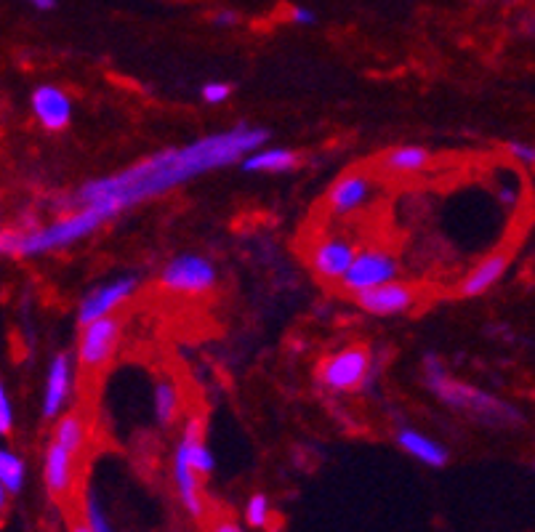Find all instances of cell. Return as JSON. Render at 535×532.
Listing matches in <instances>:
<instances>
[{"mask_svg": "<svg viewBox=\"0 0 535 532\" xmlns=\"http://www.w3.org/2000/svg\"><path fill=\"white\" fill-rule=\"evenodd\" d=\"M72 360L67 354H56L46 373V394H43V418L56 421L67 407L72 394Z\"/></svg>", "mask_w": 535, "mask_h": 532, "instance_id": "4fadbf2b", "label": "cell"}, {"mask_svg": "<svg viewBox=\"0 0 535 532\" xmlns=\"http://www.w3.org/2000/svg\"><path fill=\"white\" fill-rule=\"evenodd\" d=\"M501 203L504 205L520 203V184H517V181H509V184L501 187Z\"/></svg>", "mask_w": 535, "mask_h": 532, "instance_id": "f546056e", "label": "cell"}, {"mask_svg": "<svg viewBox=\"0 0 535 532\" xmlns=\"http://www.w3.org/2000/svg\"><path fill=\"white\" fill-rule=\"evenodd\" d=\"M269 514H272V506H269L267 495L256 493L248 498V503H245V525L253 527V530H264L269 525Z\"/></svg>", "mask_w": 535, "mask_h": 532, "instance_id": "603a6c76", "label": "cell"}, {"mask_svg": "<svg viewBox=\"0 0 535 532\" xmlns=\"http://www.w3.org/2000/svg\"><path fill=\"white\" fill-rule=\"evenodd\" d=\"M24 3H30L35 11H54L56 0H24Z\"/></svg>", "mask_w": 535, "mask_h": 532, "instance_id": "1f68e13d", "label": "cell"}, {"mask_svg": "<svg viewBox=\"0 0 535 532\" xmlns=\"http://www.w3.org/2000/svg\"><path fill=\"white\" fill-rule=\"evenodd\" d=\"M317 381L333 394L368 392L376 381L373 354H370L368 346H344L339 352H333L331 357H325L320 370H317Z\"/></svg>", "mask_w": 535, "mask_h": 532, "instance_id": "277c9868", "label": "cell"}, {"mask_svg": "<svg viewBox=\"0 0 535 532\" xmlns=\"http://www.w3.org/2000/svg\"><path fill=\"white\" fill-rule=\"evenodd\" d=\"M506 269H509V253L506 251L490 253V256H485V259H482L480 264L474 266L472 272L466 274L464 280H461L458 293H461L464 298L485 296L490 288H496L498 282H501Z\"/></svg>", "mask_w": 535, "mask_h": 532, "instance_id": "5bb4252c", "label": "cell"}, {"mask_svg": "<svg viewBox=\"0 0 535 532\" xmlns=\"http://www.w3.org/2000/svg\"><path fill=\"white\" fill-rule=\"evenodd\" d=\"M32 115L38 120L40 126L51 133H59L70 126L72 120V99L67 91L51 83H43L32 91L30 96Z\"/></svg>", "mask_w": 535, "mask_h": 532, "instance_id": "8fae6325", "label": "cell"}, {"mask_svg": "<svg viewBox=\"0 0 535 532\" xmlns=\"http://www.w3.org/2000/svg\"><path fill=\"white\" fill-rule=\"evenodd\" d=\"M219 272L211 259L200 253H181L168 261L160 272V288L176 296H200L216 288Z\"/></svg>", "mask_w": 535, "mask_h": 532, "instance_id": "5b68a950", "label": "cell"}, {"mask_svg": "<svg viewBox=\"0 0 535 532\" xmlns=\"http://www.w3.org/2000/svg\"><path fill=\"white\" fill-rule=\"evenodd\" d=\"M269 139L267 128L237 123L224 131L208 133L203 139L184 144V147L160 149L155 155L144 157L139 163L128 165L123 171L102 176L83 184L72 195V208L99 205L115 219L118 213L142 205L144 200L160 197L203 173L219 171L227 165L243 163L253 149H259Z\"/></svg>", "mask_w": 535, "mask_h": 532, "instance_id": "6da1fadb", "label": "cell"}, {"mask_svg": "<svg viewBox=\"0 0 535 532\" xmlns=\"http://www.w3.org/2000/svg\"><path fill=\"white\" fill-rule=\"evenodd\" d=\"M200 96H203L205 104L219 107V104L229 102V96H232V83H224V80H208V83L200 88Z\"/></svg>", "mask_w": 535, "mask_h": 532, "instance_id": "d4e9b609", "label": "cell"}, {"mask_svg": "<svg viewBox=\"0 0 535 532\" xmlns=\"http://www.w3.org/2000/svg\"><path fill=\"white\" fill-rule=\"evenodd\" d=\"M75 461L78 453H72L70 447L62 442L51 439L46 447V458H43V485L54 501H64L72 493L75 485Z\"/></svg>", "mask_w": 535, "mask_h": 532, "instance_id": "30bf717a", "label": "cell"}, {"mask_svg": "<svg viewBox=\"0 0 535 532\" xmlns=\"http://www.w3.org/2000/svg\"><path fill=\"white\" fill-rule=\"evenodd\" d=\"M70 532H94V530H91V525H88L86 519H78V522H72L70 525Z\"/></svg>", "mask_w": 535, "mask_h": 532, "instance_id": "d6a6232c", "label": "cell"}, {"mask_svg": "<svg viewBox=\"0 0 535 532\" xmlns=\"http://www.w3.org/2000/svg\"><path fill=\"white\" fill-rule=\"evenodd\" d=\"M533 469H535V463H533Z\"/></svg>", "mask_w": 535, "mask_h": 532, "instance_id": "836d02e7", "label": "cell"}, {"mask_svg": "<svg viewBox=\"0 0 535 532\" xmlns=\"http://www.w3.org/2000/svg\"><path fill=\"white\" fill-rule=\"evenodd\" d=\"M213 27H235L237 22H240V16L235 14V11H229V8H224V11H219V14H213Z\"/></svg>", "mask_w": 535, "mask_h": 532, "instance_id": "4dcf8cb0", "label": "cell"}, {"mask_svg": "<svg viewBox=\"0 0 535 532\" xmlns=\"http://www.w3.org/2000/svg\"><path fill=\"white\" fill-rule=\"evenodd\" d=\"M397 274H400V261L394 259L392 253L368 248V251L357 253L355 264L349 266V272L344 274L341 285H344V290H349L352 296H357L362 290L394 282L397 280Z\"/></svg>", "mask_w": 535, "mask_h": 532, "instance_id": "52a82bcc", "label": "cell"}, {"mask_svg": "<svg viewBox=\"0 0 535 532\" xmlns=\"http://www.w3.org/2000/svg\"><path fill=\"white\" fill-rule=\"evenodd\" d=\"M27 482V463L22 455L11 453V450H0V503L6 506L8 495H19Z\"/></svg>", "mask_w": 535, "mask_h": 532, "instance_id": "d6986e66", "label": "cell"}, {"mask_svg": "<svg viewBox=\"0 0 535 532\" xmlns=\"http://www.w3.org/2000/svg\"><path fill=\"white\" fill-rule=\"evenodd\" d=\"M83 519H86L94 532H112L110 519L104 514L102 503H99L94 490H86V495H83Z\"/></svg>", "mask_w": 535, "mask_h": 532, "instance_id": "cb8c5ba5", "label": "cell"}, {"mask_svg": "<svg viewBox=\"0 0 535 532\" xmlns=\"http://www.w3.org/2000/svg\"><path fill=\"white\" fill-rule=\"evenodd\" d=\"M200 474L192 469V463L184 455L174 453V482L179 501L192 519L205 517V501H203V487H200Z\"/></svg>", "mask_w": 535, "mask_h": 532, "instance_id": "2e32d148", "label": "cell"}, {"mask_svg": "<svg viewBox=\"0 0 535 532\" xmlns=\"http://www.w3.org/2000/svg\"><path fill=\"white\" fill-rule=\"evenodd\" d=\"M11 431H14V405L6 386H0V434L8 437Z\"/></svg>", "mask_w": 535, "mask_h": 532, "instance_id": "484cf974", "label": "cell"}, {"mask_svg": "<svg viewBox=\"0 0 535 532\" xmlns=\"http://www.w3.org/2000/svg\"><path fill=\"white\" fill-rule=\"evenodd\" d=\"M152 407H155V418L160 426H171L181 413V397L179 389L171 378H163L155 392H152Z\"/></svg>", "mask_w": 535, "mask_h": 532, "instance_id": "7402d4cb", "label": "cell"}, {"mask_svg": "<svg viewBox=\"0 0 535 532\" xmlns=\"http://www.w3.org/2000/svg\"><path fill=\"white\" fill-rule=\"evenodd\" d=\"M370 179L365 173H347L328 189V208L336 216H347L368 203Z\"/></svg>", "mask_w": 535, "mask_h": 532, "instance_id": "9a60e30c", "label": "cell"}, {"mask_svg": "<svg viewBox=\"0 0 535 532\" xmlns=\"http://www.w3.org/2000/svg\"><path fill=\"white\" fill-rule=\"evenodd\" d=\"M506 149H509V155H512V160H517V163L535 165V144H528V141H509Z\"/></svg>", "mask_w": 535, "mask_h": 532, "instance_id": "4316f807", "label": "cell"}, {"mask_svg": "<svg viewBox=\"0 0 535 532\" xmlns=\"http://www.w3.org/2000/svg\"><path fill=\"white\" fill-rule=\"evenodd\" d=\"M357 248L344 237H325L315 245L312 251V269L317 277H323L328 282L344 280V274L349 272V266L355 264Z\"/></svg>", "mask_w": 535, "mask_h": 532, "instance_id": "7c38bea8", "label": "cell"}, {"mask_svg": "<svg viewBox=\"0 0 535 532\" xmlns=\"http://www.w3.org/2000/svg\"><path fill=\"white\" fill-rule=\"evenodd\" d=\"M120 336H123V320L110 314L102 320L83 325L78 338V365L83 370H99L118 352Z\"/></svg>", "mask_w": 535, "mask_h": 532, "instance_id": "8992f818", "label": "cell"}, {"mask_svg": "<svg viewBox=\"0 0 535 532\" xmlns=\"http://www.w3.org/2000/svg\"><path fill=\"white\" fill-rule=\"evenodd\" d=\"M357 306L362 312L373 314V317H397V314L410 312L418 301V290L408 282H386L378 288L362 290L355 296Z\"/></svg>", "mask_w": 535, "mask_h": 532, "instance_id": "9c48e42d", "label": "cell"}, {"mask_svg": "<svg viewBox=\"0 0 535 532\" xmlns=\"http://www.w3.org/2000/svg\"><path fill=\"white\" fill-rule=\"evenodd\" d=\"M205 532H245V530L237 525L232 517H224V519H216V522H211V525L205 527Z\"/></svg>", "mask_w": 535, "mask_h": 532, "instance_id": "f1b7e54d", "label": "cell"}, {"mask_svg": "<svg viewBox=\"0 0 535 532\" xmlns=\"http://www.w3.org/2000/svg\"><path fill=\"white\" fill-rule=\"evenodd\" d=\"M424 384L434 397L440 399L442 405H448L450 410H458V413H469L477 421L488 423V426H517L522 421L520 410L504 402V399L482 392L472 384L450 378L437 354H426L424 357Z\"/></svg>", "mask_w": 535, "mask_h": 532, "instance_id": "3957f363", "label": "cell"}, {"mask_svg": "<svg viewBox=\"0 0 535 532\" xmlns=\"http://www.w3.org/2000/svg\"><path fill=\"white\" fill-rule=\"evenodd\" d=\"M136 288H139V277H136V274H123L118 280L102 282V285H96L94 290H88L86 296L80 298L78 306L80 328L88 325V322L115 314V309H118L120 304H126L128 298L134 296Z\"/></svg>", "mask_w": 535, "mask_h": 532, "instance_id": "ba28073f", "label": "cell"}, {"mask_svg": "<svg viewBox=\"0 0 535 532\" xmlns=\"http://www.w3.org/2000/svg\"><path fill=\"white\" fill-rule=\"evenodd\" d=\"M291 22L299 24V27H312V24L317 22V16H315V11H309V8L293 6L291 8Z\"/></svg>", "mask_w": 535, "mask_h": 532, "instance_id": "83f0119b", "label": "cell"}, {"mask_svg": "<svg viewBox=\"0 0 535 532\" xmlns=\"http://www.w3.org/2000/svg\"><path fill=\"white\" fill-rule=\"evenodd\" d=\"M56 442H62L64 447H70L72 453H83V447H86L88 442V426H86V418L80 413H62L59 418H56V426H54V437Z\"/></svg>", "mask_w": 535, "mask_h": 532, "instance_id": "44dd1931", "label": "cell"}, {"mask_svg": "<svg viewBox=\"0 0 535 532\" xmlns=\"http://www.w3.org/2000/svg\"><path fill=\"white\" fill-rule=\"evenodd\" d=\"M394 439H397V445H400L410 458H416V461L424 463V466L442 469V466L448 463V450H445L440 442H434L432 437H426L424 431L402 426V429H397Z\"/></svg>", "mask_w": 535, "mask_h": 532, "instance_id": "e0dca14e", "label": "cell"}, {"mask_svg": "<svg viewBox=\"0 0 535 532\" xmlns=\"http://www.w3.org/2000/svg\"><path fill=\"white\" fill-rule=\"evenodd\" d=\"M429 152L424 147H416V144H405V147L389 149L384 157H381V168L389 173H418L424 171L429 165Z\"/></svg>", "mask_w": 535, "mask_h": 532, "instance_id": "ffe728a7", "label": "cell"}, {"mask_svg": "<svg viewBox=\"0 0 535 532\" xmlns=\"http://www.w3.org/2000/svg\"><path fill=\"white\" fill-rule=\"evenodd\" d=\"M107 221H110V213L99 208V205L72 208L70 213H64L62 219L51 221L46 227L3 229V235H0V253L3 256H14V259L46 256V253L70 248L78 240H86L88 235H94L96 229H102Z\"/></svg>", "mask_w": 535, "mask_h": 532, "instance_id": "7a4b0ae2", "label": "cell"}, {"mask_svg": "<svg viewBox=\"0 0 535 532\" xmlns=\"http://www.w3.org/2000/svg\"><path fill=\"white\" fill-rule=\"evenodd\" d=\"M299 165V155L285 147L253 149L243 160V171L248 173H288Z\"/></svg>", "mask_w": 535, "mask_h": 532, "instance_id": "ac0fdd59", "label": "cell"}]
</instances>
